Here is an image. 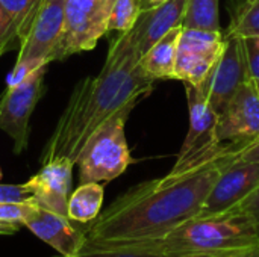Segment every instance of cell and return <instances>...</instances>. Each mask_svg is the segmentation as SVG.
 Returning a JSON list of instances; mask_svg holds the SVG:
<instances>
[{
    "label": "cell",
    "mask_w": 259,
    "mask_h": 257,
    "mask_svg": "<svg viewBox=\"0 0 259 257\" xmlns=\"http://www.w3.org/2000/svg\"><path fill=\"white\" fill-rule=\"evenodd\" d=\"M164 2L167 0H138V9L140 12H144V11H149V9H153L159 5H162Z\"/></svg>",
    "instance_id": "31"
},
{
    "label": "cell",
    "mask_w": 259,
    "mask_h": 257,
    "mask_svg": "<svg viewBox=\"0 0 259 257\" xmlns=\"http://www.w3.org/2000/svg\"><path fill=\"white\" fill-rule=\"evenodd\" d=\"M185 94L190 109V129L178 155V161L168 173L171 176L184 174L212 161L225 159L223 148L217 141L219 114L197 86L185 83Z\"/></svg>",
    "instance_id": "5"
},
{
    "label": "cell",
    "mask_w": 259,
    "mask_h": 257,
    "mask_svg": "<svg viewBox=\"0 0 259 257\" xmlns=\"http://www.w3.org/2000/svg\"><path fill=\"white\" fill-rule=\"evenodd\" d=\"M15 39H18L17 30H15L11 18L8 17L6 11L0 5V56L8 50L9 45H12V42Z\"/></svg>",
    "instance_id": "26"
},
{
    "label": "cell",
    "mask_w": 259,
    "mask_h": 257,
    "mask_svg": "<svg viewBox=\"0 0 259 257\" xmlns=\"http://www.w3.org/2000/svg\"><path fill=\"white\" fill-rule=\"evenodd\" d=\"M229 161L219 159L184 174L138 183L115 198L83 229L85 244L156 239L199 215Z\"/></svg>",
    "instance_id": "2"
},
{
    "label": "cell",
    "mask_w": 259,
    "mask_h": 257,
    "mask_svg": "<svg viewBox=\"0 0 259 257\" xmlns=\"http://www.w3.org/2000/svg\"><path fill=\"white\" fill-rule=\"evenodd\" d=\"M129 114H120L105 123L83 145L76 164L82 183L111 182L132 164L124 124Z\"/></svg>",
    "instance_id": "4"
},
{
    "label": "cell",
    "mask_w": 259,
    "mask_h": 257,
    "mask_svg": "<svg viewBox=\"0 0 259 257\" xmlns=\"http://www.w3.org/2000/svg\"><path fill=\"white\" fill-rule=\"evenodd\" d=\"M181 32H182V26L171 29L141 56L140 64L143 70L155 80L175 79L178 44H179Z\"/></svg>",
    "instance_id": "15"
},
{
    "label": "cell",
    "mask_w": 259,
    "mask_h": 257,
    "mask_svg": "<svg viewBox=\"0 0 259 257\" xmlns=\"http://www.w3.org/2000/svg\"><path fill=\"white\" fill-rule=\"evenodd\" d=\"M253 82H255V86H256V91H258L259 94V80H255V79H253Z\"/></svg>",
    "instance_id": "34"
},
{
    "label": "cell",
    "mask_w": 259,
    "mask_h": 257,
    "mask_svg": "<svg viewBox=\"0 0 259 257\" xmlns=\"http://www.w3.org/2000/svg\"><path fill=\"white\" fill-rule=\"evenodd\" d=\"M36 206V203H0V221L23 226V221Z\"/></svg>",
    "instance_id": "23"
},
{
    "label": "cell",
    "mask_w": 259,
    "mask_h": 257,
    "mask_svg": "<svg viewBox=\"0 0 259 257\" xmlns=\"http://www.w3.org/2000/svg\"><path fill=\"white\" fill-rule=\"evenodd\" d=\"M182 27L222 32L219 20V0H187Z\"/></svg>",
    "instance_id": "17"
},
{
    "label": "cell",
    "mask_w": 259,
    "mask_h": 257,
    "mask_svg": "<svg viewBox=\"0 0 259 257\" xmlns=\"http://www.w3.org/2000/svg\"><path fill=\"white\" fill-rule=\"evenodd\" d=\"M259 238V227L240 212L194 217L168 233L134 242L156 257H197Z\"/></svg>",
    "instance_id": "3"
},
{
    "label": "cell",
    "mask_w": 259,
    "mask_h": 257,
    "mask_svg": "<svg viewBox=\"0 0 259 257\" xmlns=\"http://www.w3.org/2000/svg\"><path fill=\"white\" fill-rule=\"evenodd\" d=\"M0 203H35L30 188L24 185L0 183Z\"/></svg>",
    "instance_id": "24"
},
{
    "label": "cell",
    "mask_w": 259,
    "mask_h": 257,
    "mask_svg": "<svg viewBox=\"0 0 259 257\" xmlns=\"http://www.w3.org/2000/svg\"><path fill=\"white\" fill-rule=\"evenodd\" d=\"M250 39L253 41V44H255V45L259 48V36H256V38H250Z\"/></svg>",
    "instance_id": "32"
},
{
    "label": "cell",
    "mask_w": 259,
    "mask_h": 257,
    "mask_svg": "<svg viewBox=\"0 0 259 257\" xmlns=\"http://www.w3.org/2000/svg\"><path fill=\"white\" fill-rule=\"evenodd\" d=\"M76 164L67 158H56L42 164V168L26 183L39 208L67 217L73 167Z\"/></svg>",
    "instance_id": "13"
},
{
    "label": "cell",
    "mask_w": 259,
    "mask_h": 257,
    "mask_svg": "<svg viewBox=\"0 0 259 257\" xmlns=\"http://www.w3.org/2000/svg\"><path fill=\"white\" fill-rule=\"evenodd\" d=\"M49 65V62L46 59H27V61H17L15 67L12 68V71L9 73L8 79H6V85L8 86H17L18 83L24 82L33 71H36L38 68Z\"/></svg>",
    "instance_id": "22"
},
{
    "label": "cell",
    "mask_w": 259,
    "mask_h": 257,
    "mask_svg": "<svg viewBox=\"0 0 259 257\" xmlns=\"http://www.w3.org/2000/svg\"><path fill=\"white\" fill-rule=\"evenodd\" d=\"M111 8L100 0H65L64 30L53 61L93 50L108 33Z\"/></svg>",
    "instance_id": "7"
},
{
    "label": "cell",
    "mask_w": 259,
    "mask_h": 257,
    "mask_svg": "<svg viewBox=\"0 0 259 257\" xmlns=\"http://www.w3.org/2000/svg\"><path fill=\"white\" fill-rule=\"evenodd\" d=\"M105 189L100 183H82L68 198L67 217L71 221L88 224L102 212Z\"/></svg>",
    "instance_id": "16"
},
{
    "label": "cell",
    "mask_w": 259,
    "mask_h": 257,
    "mask_svg": "<svg viewBox=\"0 0 259 257\" xmlns=\"http://www.w3.org/2000/svg\"><path fill=\"white\" fill-rule=\"evenodd\" d=\"M20 227H21V224H17V223L0 221V235H14L18 232Z\"/></svg>",
    "instance_id": "30"
},
{
    "label": "cell",
    "mask_w": 259,
    "mask_h": 257,
    "mask_svg": "<svg viewBox=\"0 0 259 257\" xmlns=\"http://www.w3.org/2000/svg\"><path fill=\"white\" fill-rule=\"evenodd\" d=\"M185 3L187 0H167L153 9L140 12L132 32L141 56L165 33L182 24Z\"/></svg>",
    "instance_id": "14"
},
{
    "label": "cell",
    "mask_w": 259,
    "mask_h": 257,
    "mask_svg": "<svg viewBox=\"0 0 259 257\" xmlns=\"http://www.w3.org/2000/svg\"><path fill=\"white\" fill-rule=\"evenodd\" d=\"M39 3L41 0H0V5L11 18L20 41L24 38Z\"/></svg>",
    "instance_id": "20"
},
{
    "label": "cell",
    "mask_w": 259,
    "mask_h": 257,
    "mask_svg": "<svg viewBox=\"0 0 259 257\" xmlns=\"http://www.w3.org/2000/svg\"><path fill=\"white\" fill-rule=\"evenodd\" d=\"M0 179H2V170H0Z\"/></svg>",
    "instance_id": "36"
},
{
    "label": "cell",
    "mask_w": 259,
    "mask_h": 257,
    "mask_svg": "<svg viewBox=\"0 0 259 257\" xmlns=\"http://www.w3.org/2000/svg\"><path fill=\"white\" fill-rule=\"evenodd\" d=\"M234 212H240L246 217H249L256 226L259 227V186L249 194L240 204H237L234 209H231Z\"/></svg>",
    "instance_id": "27"
},
{
    "label": "cell",
    "mask_w": 259,
    "mask_h": 257,
    "mask_svg": "<svg viewBox=\"0 0 259 257\" xmlns=\"http://www.w3.org/2000/svg\"><path fill=\"white\" fill-rule=\"evenodd\" d=\"M247 3H252V2H255V0H246Z\"/></svg>",
    "instance_id": "35"
},
{
    "label": "cell",
    "mask_w": 259,
    "mask_h": 257,
    "mask_svg": "<svg viewBox=\"0 0 259 257\" xmlns=\"http://www.w3.org/2000/svg\"><path fill=\"white\" fill-rule=\"evenodd\" d=\"M102 3H106V5H109V6H112L114 5V0H100Z\"/></svg>",
    "instance_id": "33"
},
{
    "label": "cell",
    "mask_w": 259,
    "mask_h": 257,
    "mask_svg": "<svg viewBox=\"0 0 259 257\" xmlns=\"http://www.w3.org/2000/svg\"><path fill=\"white\" fill-rule=\"evenodd\" d=\"M244 45H246V55H247L250 77L255 80H259V48L253 44V41L250 38L244 39Z\"/></svg>",
    "instance_id": "28"
},
{
    "label": "cell",
    "mask_w": 259,
    "mask_h": 257,
    "mask_svg": "<svg viewBox=\"0 0 259 257\" xmlns=\"http://www.w3.org/2000/svg\"><path fill=\"white\" fill-rule=\"evenodd\" d=\"M259 139V94L250 77L234 94L223 112L219 114L217 141L225 159L235 158Z\"/></svg>",
    "instance_id": "6"
},
{
    "label": "cell",
    "mask_w": 259,
    "mask_h": 257,
    "mask_svg": "<svg viewBox=\"0 0 259 257\" xmlns=\"http://www.w3.org/2000/svg\"><path fill=\"white\" fill-rule=\"evenodd\" d=\"M36 238L50 245L62 257H73L85 245V232L71 224L65 215L36 206L23 221Z\"/></svg>",
    "instance_id": "12"
},
{
    "label": "cell",
    "mask_w": 259,
    "mask_h": 257,
    "mask_svg": "<svg viewBox=\"0 0 259 257\" xmlns=\"http://www.w3.org/2000/svg\"><path fill=\"white\" fill-rule=\"evenodd\" d=\"M140 15L138 0H114L108 18V32L117 30L120 33L129 32Z\"/></svg>",
    "instance_id": "21"
},
{
    "label": "cell",
    "mask_w": 259,
    "mask_h": 257,
    "mask_svg": "<svg viewBox=\"0 0 259 257\" xmlns=\"http://www.w3.org/2000/svg\"><path fill=\"white\" fill-rule=\"evenodd\" d=\"M141 53L132 29L111 41L97 76L82 79L73 89L56 127L47 141L41 164L67 158L76 164L87 141L111 118L131 114L155 85L141 67Z\"/></svg>",
    "instance_id": "1"
},
{
    "label": "cell",
    "mask_w": 259,
    "mask_h": 257,
    "mask_svg": "<svg viewBox=\"0 0 259 257\" xmlns=\"http://www.w3.org/2000/svg\"><path fill=\"white\" fill-rule=\"evenodd\" d=\"M225 33L237 35L240 38H256L259 36V0L247 3L246 0L237 6L232 14L231 26Z\"/></svg>",
    "instance_id": "18"
},
{
    "label": "cell",
    "mask_w": 259,
    "mask_h": 257,
    "mask_svg": "<svg viewBox=\"0 0 259 257\" xmlns=\"http://www.w3.org/2000/svg\"><path fill=\"white\" fill-rule=\"evenodd\" d=\"M47 65L33 71L17 86H8L0 95V130L14 141L15 153H21L29 141V121L44 92Z\"/></svg>",
    "instance_id": "9"
},
{
    "label": "cell",
    "mask_w": 259,
    "mask_h": 257,
    "mask_svg": "<svg viewBox=\"0 0 259 257\" xmlns=\"http://www.w3.org/2000/svg\"><path fill=\"white\" fill-rule=\"evenodd\" d=\"M65 0H41L32 23L20 41L17 61L46 59L53 62L64 30Z\"/></svg>",
    "instance_id": "11"
},
{
    "label": "cell",
    "mask_w": 259,
    "mask_h": 257,
    "mask_svg": "<svg viewBox=\"0 0 259 257\" xmlns=\"http://www.w3.org/2000/svg\"><path fill=\"white\" fill-rule=\"evenodd\" d=\"M258 186L259 162H229L223 167L197 217H209L229 212Z\"/></svg>",
    "instance_id": "10"
},
{
    "label": "cell",
    "mask_w": 259,
    "mask_h": 257,
    "mask_svg": "<svg viewBox=\"0 0 259 257\" xmlns=\"http://www.w3.org/2000/svg\"><path fill=\"white\" fill-rule=\"evenodd\" d=\"M62 257V256H55ZM73 257H156L134 242L85 244L79 254Z\"/></svg>",
    "instance_id": "19"
},
{
    "label": "cell",
    "mask_w": 259,
    "mask_h": 257,
    "mask_svg": "<svg viewBox=\"0 0 259 257\" xmlns=\"http://www.w3.org/2000/svg\"><path fill=\"white\" fill-rule=\"evenodd\" d=\"M197 257H259V238L246 244H240L235 247H229L220 251Z\"/></svg>",
    "instance_id": "25"
},
{
    "label": "cell",
    "mask_w": 259,
    "mask_h": 257,
    "mask_svg": "<svg viewBox=\"0 0 259 257\" xmlns=\"http://www.w3.org/2000/svg\"><path fill=\"white\" fill-rule=\"evenodd\" d=\"M235 161H246V162H259V139L252 144L249 148H246L244 151H241Z\"/></svg>",
    "instance_id": "29"
},
{
    "label": "cell",
    "mask_w": 259,
    "mask_h": 257,
    "mask_svg": "<svg viewBox=\"0 0 259 257\" xmlns=\"http://www.w3.org/2000/svg\"><path fill=\"white\" fill-rule=\"evenodd\" d=\"M225 47L206 79L197 86L217 114L223 112L238 88L250 79L244 38L225 33Z\"/></svg>",
    "instance_id": "8"
}]
</instances>
